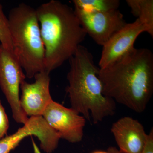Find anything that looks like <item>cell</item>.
Returning a JSON list of instances; mask_svg holds the SVG:
<instances>
[{
	"instance_id": "9",
	"label": "cell",
	"mask_w": 153,
	"mask_h": 153,
	"mask_svg": "<svg viewBox=\"0 0 153 153\" xmlns=\"http://www.w3.org/2000/svg\"><path fill=\"white\" fill-rule=\"evenodd\" d=\"M144 32H146V28L138 19L127 23L102 46L99 68L106 67L134 49L137 38Z\"/></svg>"
},
{
	"instance_id": "7",
	"label": "cell",
	"mask_w": 153,
	"mask_h": 153,
	"mask_svg": "<svg viewBox=\"0 0 153 153\" xmlns=\"http://www.w3.org/2000/svg\"><path fill=\"white\" fill-rule=\"evenodd\" d=\"M42 117L57 132L60 139L71 143L82 141L86 120L73 108H66L52 100L46 108Z\"/></svg>"
},
{
	"instance_id": "2",
	"label": "cell",
	"mask_w": 153,
	"mask_h": 153,
	"mask_svg": "<svg viewBox=\"0 0 153 153\" xmlns=\"http://www.w3.org/2000/svg\"><path fill=\"white\" fill-rule=\"evenodd\" d=\"M45 49V70L50 73L69 59L86 37L74 10L51 0L36 9Z\"/></svg>"
},
{
	"instance_id": "13",
	"label": "cell",
	"mask_w": 153,
	"mask_h": 153,
	"mask_svg": "<svg viewBox=\"0 0 153 153\" xmlns=\"http://www.w3.org/2000/svg\"><path fill=\"white\" fill-rule=\"evenodd\" d=\"M74 8L86 11L106 12L118 10L119 0H74Z\"/></svg>"
},
{
	"instance_id": "3",
	"label": "cell",
	"mask_w": 153,
	"mask_h": 153,
	"mask_svg": "<svg viewBox=\"0 0 153 153\" xmlns=\"http://www.w3.org/2000/svg\"><path fill=\"white\" fill-rule=\"evenodd\" d=\"M70 69L67 75L66 91L71 108L94 124L114 114L115 102L103 94L98 77L99 67L96 66L92 54L79 45L68 60Z\"/></svg>"
},
{
	"instance_id": "18",
	"label": "cell",
	"mask_w": 153,
	"mask_h": 153,
	"mask_svg": "<svg viewBox=\"0 0 153 153\" xmlns=\"http://www.w3.org/2000/svg\"><path fill=\"white\" fill-rule=\"evenodd\" d=\"M91 153H110L109 152H108V151H107V152H105V151H100V150H97L94 151L93 152Z\"/></svg>"
},
{
	"instance_id": "5",
	"label": "cell",
	"mask_w": 153,
	"mask_h": 153,
	"mask_svg": "<svg viewBox=\"0 0 153 153\" xmlns=\"http://www.w3.org/2000/svg\"><path fill=\"white\" fill-rule=\"evenodd\" d=\"M26 77L13 51L0 44V87L10 106L14 120L23 125L29 119L20 102V86Z\"/></svg>"
},
{
	"instance_id": "8",
	"label": "cell",
	"mask_w": 153,
	"mask_h": 153,
	"mask_svg": "<svg viewBox=\"0 0 153 153\" xmlns=\"http://www.w3.org/2000/svg\"><path fill=\"white\" fill-rule=\"evenodd\" d=\"M34 77L35 82L30 83L25 80L20 86V105L25 114L30 117L42 116L46 108L53 100L49 90V73L41 71Z\"/></svg>"
},
{
	"instance_id": "17",
	"label": "cell",
	"mask_w": 153,
	"mask_h": 153,
	"mask_svg": "<svg viewBox=\"0 0 153 153\" xmlns=\"http://www.w3.org/2000/svg\"><path fill=\"white\" fill-rule=\"evenodd\" d=\"M107 151L110 153H123L115 147H110L108 149Z\"/></svg>"
},
{
	"instance_id": "4",
	"label": "cell",
	"mask_w": 153,
	"mask_h": 153,
	"mask_svg": "<svg viewBox=\"0 0 153 153\" xmlns=\"http://www.w3.org/2000/svg\"><path fill=\"white\" fill-rule=\"evenodd\" d=\"M13 52L26 77L45 71V49L36 9L24 3L11 10L8 18Z\"/></svg>"
},
{
	"instance_id": "11",
	"label": "cell",
	"mask_w": 153,
	"mask_h": 153,
	"mask_svg": "<svg viewBox=\"0 0 153 153\" xmlns=\"http://www.w3.org/2000/svg\"><path fill=\"white\" fill-rule=\"evenodd\" d=\"M111 131L121 152L142 153L148 134L139 121L130 117H124L113 124Z\"/></svg>"
},
{
	"instance_id": "1",
	"label": "cell",
	"mask_w": 153,
	"mask_h": 153,
	"mask_svg": "<svg viewBox=\"0 0 153 153\" xmlns=\"http://www.w3.org/2000/svg\"><path fill=\"white\" fill-rule=\"evenodd\" d=\"M98 77L102 92L115 102L135 112L145 111L153 92V54L134 48L104 68Z\"/></svg>"
},
{
	"instance_id": "16",
	"label": "cell",
	"mask_w": 153,
	"mask_h": 153,
	"mask_svg": "<svg viewBox=\"0 0 153 153\" xmlns=\"http://www.w3.org/2000/svg\"><path fill=\"white\" fill-rule=\"evenodd\" d=\"M141 153H153V129L148 134L147 139Z\"/></svg>"
},
{
	"instance_id": "6",
	"label": "cell",
	"mask_w": 153,
	"mask_h": 153,
	"mask_svg": "<svg viewBox=\"0 0 153 153\" xmlns=\"http://www.w3.org/2000/svg\"><path fill=\"white\" fill-rule=\"evenodd\" d=\"M76 17L87 35L98 45L103 46L127 24L119 10L96 12L74 8Z\"/></svg>"
},
{
	"instance_id": "10",
	"label": "cell",
	"mask_w": 153,
	"mask_h": 153,
	"mask_svg": "<svg viewBox=\"0 0 153 153\" xmlns=\"http://www.w3.org/2000/svg\"><path fill=\"white\" fill-rule=\"evenodd\" d=\"M33 135L38 138L41 148H46L54 141L56 133L43 117H31L15 133L0 140V153H10L24 139Z\"/></svg>"
},
{
	"instance_id": "15",
	"label": "cell",
	"mask_w": 153,
	"mask_h": 153,
	"mask_svg": "<svg viewBox=\"0 0 153 153\" xmlns=\"http://www.w3.org/2000/svg\"><path fill=\"white\" fill-rule=\"evenodd\" d=\"M9 128L8 118L0 100V140L7 135Z\"/></svg>"
},
{
	"instance_id": "14",
	"label": "cell",
	"mask_w": 153,
	"mask_h": 153,
	"mask_svg": "<svg viewBox=\"0 0 153 153\" xmlns=\"http://www.w3.org/2000/svg\"><path fill=\"white\" fill-rule=\"evenodd\" d=\"M0 42L3 47L13 51L11 39L8 19L6 16L3 10V7L0 3Z\"/></svg>"
},
{
	"instance_id": "12",
	"label": "cell",
	"mask_w": 153,
	"mask_h": 153,
	"mask_svg": "<svg viewBox=\"0 0 153 153\" xmlns=\"http://www.w3.org/2000/svg\"><path fill=\"white\" fill-rule=\"evenodd\" d=\"M134 16L140 20L146 30V33L153 37V0H126Z\"/></svg>"
}]
</instances>
